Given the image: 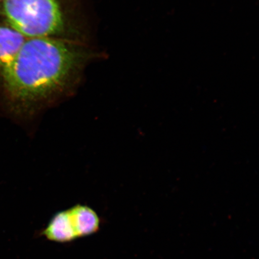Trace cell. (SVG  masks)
Segmentation results:
<instances>
[{
    "instance_id": "6da1fadb",
    "label": "cell",
    "mask_w": 259,
    "mask_h": 259,
    "mask_svg": "<svg viewBox=\"0 0 259 259\" xmlns=\"http://www.w3.org/2000/svg\"><path fill=\"white\" fill-rule=\"evenodd\" d=\"M82 60L72 44L53 37L27 38L2 73L14 112H32L63 92Z\"/></svg>"
},
{
    "instance_id": "7a4b0ae2",
    "label": "cell",
    "mask_w": 259,
    "mask_h": 259,
    "mask_svg": "<svg viewBox=\"0 0 259 259\" xmlns=\"http://www.w3.org/2000/svg\"><path fill=\"white\" fill-rule=\"evenodd\" d=\"M10 25L25 38L52 37L64 27L57 0H3Z\"/></svg>"
},
{
    "instance_id": "3957f363",
    "label": "cell",
    "mask_w": 259,
    "mask_h": 259,
    "mask_svg": "<svg viewBox=\"0 0 259 259\" xmlns=\"http://www.w3.org/2000/svg\"><path fill=\"white\" fill-rule=\"evenodd\" d=\"M26 38L12 28L0 25V70L2 73L11 66Z\"/></svg>"
},
{
    "instance_id": "277c9868",
    "label": "cell",
    "mask_w": 259,
    "mask_h": 259,
    "mask_svg": "<svg viewBox=\"0 0 259 259\" xmlns=\"http://www.w3.org/2000/svg\"><path fill=\"white\" fill-rule=\"evenodd\" d=\"M43 234L49 240L68 242L77 238L69 210H61L53 216Z\"/></svg>"
},
{
    "instance_id": "5b68a950",
    "label": "cell",
    "mask_w": 259,
    "mask_h": 259,
    "mask_svg": "<svg viewBox=\"0 0 259 259\" xmlns=\"http://www.w3.org/2000/svg\"><path fill=\"white\" fill-rule=\"evenodd\" d=\"M69 210L77 237L91 235L100 228V220L95 210L87 205H77Z\"/></svg>"
}]
</instances>
